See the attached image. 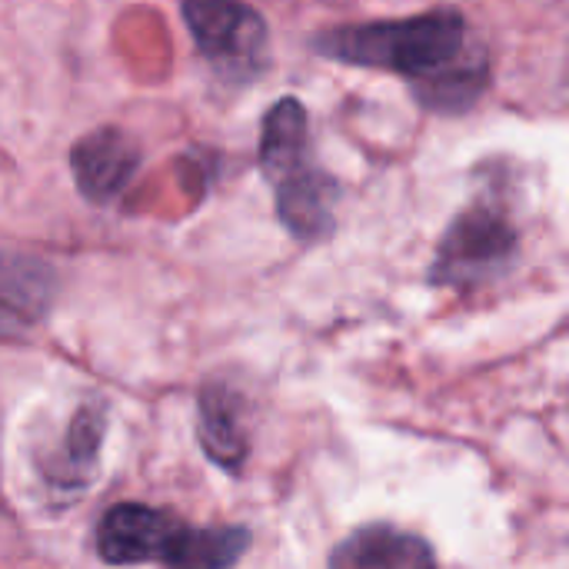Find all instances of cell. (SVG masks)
<instances>
[{"instance_id": "obj_1", "label": "cell", "mask_w": 569, "mask_h": 569, "mask_svg": "<svg viewBox=\"0 0 569 569\" xmlns=\"http://www.w3.org/2000/svg\"><path fill=\"white\" fill-rule=\"evenodd\" d=\"M317 50L353 63L383 67L417 83V93L440 110L467 107L483 80V63H467V20L457 10H430L410 20L337 27L317 37Z\"/></svg>"}, {"instance_id": "obj_6", "label": "cell", "mask_w": 569, "mask_h": 569, "mask_svg": "<svg viewBox=\"0 0 569 569\" xmlns=\"http://www.w3.org/2000/svg\"><path fill=\"white\" fill-rule=\"evenodd\" d=\"M53 273L20 253H0V340L30 333L50 310Z\"/></svg>"}, {"instance_id": "obj_9", "label": "cell", "mask_w": 569, "mask_h": 569, "mask_svg": "<svg viewBox=\"0 0 569 569\" xmlns=\"http://www.w3.org/2000/svg\"><path fill=\"white\" fill-rule=\"evenodd\" d=\"M307 160V113L303 107L287 97L277 107H270L263 120V137H260V167L267 180L280 183L290 173L303 170Z\"/></svg>"}, {"instance_id": "obj_3", "label": "cell", "mask_w": 569, "mask_h": 569, "mask_svg": "<svg viewBox=\"0 0 569 569\" xmlns=\"http://www.w3.org/2000/svg\"><path fill=\"white\" fill-rule=\"evenodd\" d=\"M513 250H517V233L497 210L490 207L467 210L463 217H457V223L447 230L440 243L433 280L453 287H473L500 273L510 263Z\"/></svg>"}, {"instance_id": "obj_2", "label": "cell", "mask_w": 569, "mask_h": 569, "mask_svg": "<svg viewBox=\"0 0 569 569\" xmlns=\"http://www.w3.org/2000/svg\"><path fill=\"white\" fill-rule=\"evenodd\" d=\"M197 50L227 73L250 77L267 57V23L240 0H183Z\"/></svg>"}, {"instance_id": "obj_7", "label": "cell", "mask_w": 569, "mask_h": 569, "mask_svg": "<svg viewBox=\"0 0 569 569\" xmlns=\"http://www.w3.org/2000/svg\"><path fill=\"white\" fill-rule=\"evenodd\" d=\"M333 180L307 163L277 183V213L297 237H323L333 227Z\"/></svg>"}, {"instance_id": "obj_10", "label": "cell", "mask_w": 569, "mask_h": 569, "mask_svg": "<svg viewBox=\"0 0 569 569\" xmlns=\"http://www.w3.org/2000/svg\"><path fill=\"white\" fill-rule=\"evenodd\" d=\"M200 440L217 467L237 470L247 457V433L240 427L237 403L227 390H207L200 397Z\"/></svg>"}, {"instance_id": "obj_4", "label": "cell", "mask_w": 569, "mask_h": 569, "mask_svg": "<svg viewBox=\"0 0 569 569\" xmlns=\"http://www.w3.org/2000/svg\"><path fill=\"white\" fill-rule=\"evenodd\" d=\"M183 523L173 513L140 503H120L107 510L97 527V550L107 563H170Z\"/></svg>"}, {"instance_id": "obj_5", "label": "cell", "mask_w": 569, "mask_h": 569, "mask_svg": "<svg viewBox=\"0 0 569 569\" xmlns=\"http://www.w3.org/2000/svg\"><path fill=\"white\" fill-rule=\"evenodd\" d=\"M70 167H73L80 193L103 203V200L117 197L137 173L140 147L123 130L103 127V130H93L77 140V147L70 153Z\"/></svg>"}, {"instance_id": "obj_11", "label": "cell", "mask_w": 569, "mask_h": 569, "mask_svg": "<svg viewBox=\"0 0 569 569\" xmlns=\"http://www.w3.org/2000/svg\"><path fill=\"white\" fill-rule=\"evenodd\" d=\"M250 547V533L240 527H217V530H193L183 527L173 557L167 567H183V569H220L233 567L243 550Z\"/></svg>"}, {"instance_id": "obj_8", "label": "cell", "mask_w": 569, "mask_h": 569, "mask_svg": "<svg viewBox=\"0 0 569 569\" xmlns=\"http://www.w3.org/2000/svg\"><path fill=\"white\" fill-rule=\"evenodd\" d=\"M433 563V550L410 537L400 533L393 527H367L360 533H353L347 543L337 547V553L330 557V567H383V569H410V567H430Z\"/></svg>"}]
</instances>
